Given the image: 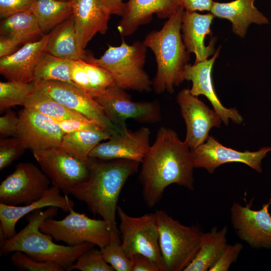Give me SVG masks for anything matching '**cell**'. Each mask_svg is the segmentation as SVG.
Masks as SVG:
<instances>
[{
  "label": "cell",
  "mask_w": 271,
  "mask_h": 271,
  "mask_svg": "<svg viewBox=\"0 0 271 271\" xmlns=\"http://www.w3.org/2000/svg\"><path fill=\"white\" fill-rule=\"evenodd\" d=\"M141 163L139 179L147 206L156 205L171 184L194 190L195 167L191 150L175 130L161 127Z\"/></svg>",
  "instance_id": "cell-1"
},
{
  "label": "cell",
  "mask_w": 271,
  "mask_h": 271,
  "mask_svg": "<svg viewBox=\"0 0 271 271\" xmlns=\"http://www.w3.org/2000/svg\"><path fill=\"white\" fill-rule=\"evenodd\" d=\"M95 159L89 157L88 178L71 188L69 194L85 203L94 215L102 217L110 230V242L121 243L116 221L117 202L125 183L138 171L140 163L125 159Z\"/></svg>",
  "instance_id": "cell-2"
},
{
  "label": "cell",
  "mask_w": 271,
  "mask_h": 271,
  "mask_svg": "<svg viewBox=\"0 0 271 271\" xmlns=\"http://www.w3.org/2000/svg\"><path fill=\"white\" fill-rule=\"evenodd\" d=\"M185 10L180 6L160 30L149 33L143 41L154 53L157 71L152 80L157 94L174 92V87L184 81V72L190 60V53L181 34Z\"/></svg>",
  "instance_id": "cell-3"
},
{
  "label": "cell",
  "mask_w": 271,
  "mask_h": 271,
  "mask_svg": "<svg viewBox=\"0 0 271 271\" xmlns=\"http://www.w3.org/2000/svg\"><path fill=\"white\" fill-rule=\"evenodd\" d=\"M58 209L49 207L45 211L32 212L28 216V223L24 228L1 243V254L19 251L39 260L58 263L67 270L82 253L95 245L88 242L76 246L60 245L53 241L51 236L42 232L40 230L41 223L55 216Z\"/></svg>",
  "instance_id": "cell-4"
},
{
  "label": "cell",
  "mask_w": 271,
  "mask_h": 271,
  "mask_svg": "<svg viewBox=\"0 0 271 271\" xmlns=\"http://www.w3.org/2000/svg\"><path fill=\"white\" fill-rule=\"evenodd\" d=\"M147 51L143 42L128 45L122 39L119 46H109L100 58L89 54L85 61L107 70L115 84L124 90L149 92L153 90L152 80L144 69Z\"/></svg>",
  "instance_id": "cell-5"
},
{
  "label": "cell",
  "mask_w": 271,
  "mask_h": 271,
  "mask_svg": "<svg viewBox=\"0 0 271 271\" xmlns=\"http://www.w3.org/2000/svg\"><path fill=\"white\" fill-rule=\"evenodd\" d=\"M155 213L165 271H184L198 251L205 232L182 224L162 210Z\"/></svg>",
  "instance_id": "cell-6"
},
{
  "label": "cell",
  "mask_w": 271,
  "mask_h": 271,
  "mask_svg": "<svg viewBox=\"0 0 271 271\" xmlns=\"http://www.w3.org/2000/svg\"><path fill=\"white\" fill-rule=\"evenodd\" d=\"M117 214L120 220L121 245L127 256L131 259L136 254H142L148 257L159 271H165L156 213L133 217L117 206Z\"/></svg>",
  "instance_id": "cell-7"
},
{
  "label": "cell",
  "mask_w": 271,
  "mask_h": 271,
  "mask_svg": "<svg viewBox=\"0 0 271 271\" xmlns=\"http://www.w3.org/2000/svg\"><path fill=\"white\" fill-rule=\"evenodd\" d=\"M69 212L62 220L45 219L40 225V230L55 240L69 246L88 242L101 249L110 243V230L103 219H91L76 212L73 208Z\"/></svg>",
  "instance_id": "cell-8"
},
{
  "label": "cell",
  "mask_w": 271,
  "mask_h": 271,
  "mask_svg": "<svg viewBox=\"0 0 271 271\" xmlns=\"http://www.w3.org/2000/svg\"><path fill=\"white\" fill-rule=\"evenodd\" d=\"M125 90L114 84L94 98L114 125L122 130L126 127L125 121L129 118L146 123H155L161 120V107L158 101H133Z\"/></svg>",
  "instance_id": "cell-9"
},
{
  "label": "cell",
  "mask_w": 271,
  "mask_h": 271,
  "mask_svg": "<svg viewBox=\"0 0 271 271\" xmlns=\"http://www.w3.org/2000/svg\"><path fill=\"white\" fill-rule=\"evenodd\" d=\"M32 153L52 185L64 194H69L71 188L89 176V158L86 161L79 159L59 147Z\"/></svg>",
  "instance_id": "cell-10"
},
{
  "label": "cell",
  "mask_w": 271,
  "mask_h": 271,
  "mask_svg": "<svg viewBox=\"0 0 271 271\" xmlns=\"http://www.w3.org/2000/svg\"><path fill=\"white\" fill-rule=\"evenodd\" d=\"M51 183L47 175L31 163H20L0 185V202L9 205L29 204L41 198Z\"/></svg>",
  "instance_id": "cell-11"
},
{
  "label": "cell",
  "mask_w": 271,
  "mask_h": 271,
  "mask_svg": "<svg viewBox=\"0 0 271 271\" xmlns=\"http://www.w3.org/2000/svg\"><path fill=\"white\" fill-rule=\"evenodd\" d=\"M42 90L59 103L96 121L111 135L122 130L107 118L102 106L92 97L73 84L58 81H33Z\"/></svg>",
  "instance_id": "cell-12"
},
{
  "label": "cell",
  "mask_w": 271,
  "mask_h": 271,
  "mask_svg": "<svg viewBox=\"0 0 271 271\" xmlns=\"http://www.w3.org/2000/svg\"><path fill=\"white\" fill-rule=\"evenodd\" d=\"M253 200L245 206L236 202L232 204V226L237 236L251 248L271 249V197L258 210L251 209Z\"/></svg>",
  "instance_id": "cell-13"
},
{
  "label": "cell",
  "mask_w": 271,
  "mask_h": 271,
  "mask_svg": "<svg viewBox=\"0 0 271 271\" xmlns=\"http://www.w3.org/2000/svg\"><path fill=\"white\" fill-rule=\"evenodd\" d=\"M271 147H265L255 152L238 151L226 147L212 136L202 145L191 150L195 168H203L212 174L222 164L231 162L244 164L257 172H262L261 161Z\"/></svg>",
  "instance_id": "cell-14"
},
{
  "label": "cell",
  "mask_w": 271,
  "mask_h": 271,
  "mask_svg": "<svg viewBox=\"0 0 271 271\" xmlns=\"http://www.w3.org/2000/svg\"><path fill=\"white\" fill-rule=\"evenodd\" d=\"M176 99L186 125L184 142L191 150H194L207 140L211 128L220 126L221 119L188 88L180 91Z\"/></svg>",
  "instance_id": "cell-15"
},
{
  "label": "cell",
  "mask_w": 271,
  "mask_h": 271,
  "mask_svg": "<svg viewBox=\"0 0 271 271\" xmlns=\"http://www.w3.org/2000/svg\"><path fill=\"white\" fill-rule=\"evenodd\" d=\"M20 122L15 138L33 153L59 147L65 134L51 118L24 107L18 113Z\"/></svg>",
  "instance_id": "cell-16"
},
{
  "label": "cell",
  "mask_w": 271,
  "mask_h": 271,
  "mask_svg": "<svg viewBox=\"0 0 271 271\" xmlns=\"http://www.w3.org/2000/svg\"><path fill=\"white\" fill-rule=\"evenodd\" d=\"M150 133L146 127L135 131L126 127L112 134L106 142L97 145L89 157L103 160L125 159L141 163L151 147Z\"/></svg>",
  "instance_id": "cell-17"
},
{
  "label": "cell",
  "mask_w": 271,
  "mask_h": 271,
  "mask_svg": "<svg viewBox=\"0 0 271 271\" xmlns=\"http://www.w3.org/2000/svg\"><path fill=\"white\" fill-rule=\"evenodd\" d=\"M220 50V47L210 59L193 65L188 63L184 69V79L192 82V88L190 90L193 95L196 96L202 95L208 99L225 125L228 124L229 120L236 124H241L243 119L238 111L235 108L224 107L219 100L214 88L212 70Z\"/></svg>",
  "instance_id": "cell-18"
},
{
  "label": "cell",
  "mask_w": 271,
  "mask_h": 271,
  "mask_svg": "<svg viewBox=\"0 0 271 271\" xmlns=\"http://www.w3.org/2000/svg\"><path fill=\"white\" fill-rule=\"evenodd\" d=\"M69 1L72 8L78 51L85 60L88 55L84 49L97 33L104 34L107 32L110 14L101 0Z\"/></svg>",
  "instance_id": "cell-19"
},
{
  "label": "cell",
  "mask_w": 271,
  "mask_h": 271,
  "mask_svg": "<svg viewBox=\"0 0 271 271\" xmlns=\"http://www.w3.org/2000/svg\"><path fill=\"white\" fill-rule=\"evenodd\" d=\"M48 34L38 40L24 44L15 52L0 58V73L8 80L31 83L34 71L47 53Z\"/></svg>",
  "instance_id": "cell-20"
},
{
  "label": "cell",
  "mask_w": 271,
  "mask_h": 271,
  "mask_svg": "<svg viewBox=\"0 0 271 271\" xmlns=\"http://www.w3.org/2000/svg\"><path fill=\"white\" fill-rule=\"evenodd\" d=\"M60 191L52 185L39 199L25 206H12L0 203L1 243L16 233V223L30 213L47 207H56L68 212L73 208L74 203L67 194L62 196Z\"/></svg>",
  "instance_id": "cell-21"
},
{
  "label": "cell",
  "mask_w": 271,
  "mask_h": 271,
  "mask_svg": "<svg viewBox=\"0 0 271 271\" xmlns=\"http://www.w3.org/2000/svg\"><path fill=\"white\" fill-rule=\"evenodd\" d=\"M180 6L179 0H128L117 30L122 36L131 35L139 27L150 23L154 14L169 19Z\"/></svg>",
  "instance_id": "cell-22"
},
{
  "label": "cell",
  "mask_w": 271,
  "mask_h": 271,
  "mask_svg": "<svg viewBox=\"0 0 271 271\" xmlns=\"http://www.w3.org/2000/svg\"><path fill=\"white\" fill-rule=\"evenodd\" d=\"M214 16L211 13L200 14L196 12L184 11L181 31L182 39L187 51L195 55L194 63L203 61L214 54L215 37L211 38L208 46L205 39L211 33L210 26Z\"/></svg>",
  "instance_id": "cell-23"
},
{
  "label": "cell",
  "mask_w": 271,
  "mask_h": 271,
  "mask_svg": "<svg viewBox=\"0 0 271 271\" xmlns=\"http://www.w3.org/2000/svg\"><path fill=\"white\" fill-rule=\"evenodd\" d=\"M255 0H234L228 3L214 2L210 12L214 17L229 20L232 31L243 38L249 26L254 23L265 25L269 20L254 6Z\"/></svg>",
  "instance_id": "cell-24"
},
{
  "label": "cell",
  "mask_w": 271,
  "mask_h": 271,
  "mask_svg": "<svg viewBox=\"0 0 271 271\" xmlns=\"http://www.w3.org/2000/svg\"><path fill=\"white\" fill-rule=\"evenodd\" d=\"M227 226H215L204 233L196 256L184 271H207L216 263L227 245Z\"/></svg>",
  "instance_id": "cell-25"
},
{
  "label": "cell",
  "mask_w": 271,
  "mask_h": 271,
  "mask_svg": "<svg viewBox=\"0 0 271 271\" xmlns=\"http://www.w3.org/2000/svg\"><path fill=\"white\" fill-rule=\"evenodd\" d=\"M42 34L36 17L30 10L1 21L0 36L9 39L19 47L38 40Z\"/></svg>",
  "instance_id": "cell-26"
},
{
  "label": "cell",
  "mask_w": 271,
  "mask_h": 271,
  "mask_svg": "<svg viewBox=\"0 0 271 271\" xmlns=\"http://www.w3.org/2000/svg\"><path fill=\"white\" fill-rule=\"evenodd\" d=\"M47 52L69 60H83L78 51L73 15L48 33Z\"/></svg>",
  "instance_id": "cell-27"
},
{
  "label": "cell",
  "mask_w": 271,
  "mask_h": 271,
  "mask_svg": "<svg viewBox=\"0 0 271 271\" xmlns=\"http://www.w3.org/2000/svg\"><path fill=\"white\" fill-rule=\"evenodd\" d=\"M111 133L108 130H84L64 134L59 147L79 159L86 161L90 152L102 140H108Z\"/></svg>",
  "instance_id": "cell-28"
},
{
  "label": "cell",
  "mask_w": 271,
  "mask_h": 271,
  "mask_svg": "<svg viewBox=\"0 0 271 271\" xmlns=\"http://www.w3.org/2000/svg\"><path fill=\"white\" fill-rule=\"evenodd\" d=\"M30 11L37 18L42 33L50 32L73 14L70 1L33 0Z\"/></svg>",
  "instance_id": "cell-29"
},
{
  "label": "cell",
  "mask_w": 271,
  "mask_h": 271,
  "mask_svg": "<svg viewBox=\"0 0 271 271\" xmlns=\"http://www.w3.org/2000/svg\"><path fill=\"white\" fill-rule=\"evenodd\" d=\"M23 106L40 112L54 121L69 119L91 120L80 113L62 105L36 86L26 100Z\"/></svg>",
  "instance_id": "cell-30"
},
{
  "label": "cell",
  "mask_w": 271,
  "mask_h": 271,
  "mask_svg": "<svg viewBox=\"0 0 271 271\" xmlns=\"http://www.w3.org/2000/svg\"><path fill=\"white\" fill-rule=\"evenodd\" d=\"M72 60L47 53L36 67L34 81L52 80L74 84L70 75Z\"/></svg>",
  "instance_id": "cell-31"
},
{
  "label": "cell",
  "mask_w": 271,
  "mask_h": 271,
  "mask_svg": "<svg viewBox=\"0 0 271 271\" xmlns=\"http://www.w3.org/2000/svg\"><path fill=\"white\" fill-rule=\"evenodd\" d=\"M35 83L9 81L0 82V112L16 105L23 106L35 89Z\"/></svg>",
  "instance_id": "cell-32"
},
{
  "label": "cell",
  "mask_w": 271,
  "mask_h": 271,
  "mask_svg": "<svg viewBox=\"0 0 271 271\" xmlns=\"http://www.w3.org/2000/svg\"><path fill=\"white\" fill-rule=\"evenodd\" d=\"M114 271V268L104 259L100 249L94 247L82 253L68 269L71 271Z\"/></svg>",
  "instance_id": "cell-33"
},
{
  "label": "cell",
  "mask_w": 271,
  "mask_h": 271,
  "mask_svg": "<svg viewBox=\"0 0 271 271\" xmlns=\"http://www.w3.org/2000/svg\"><path fill=\"white\" fill-rule=\"evenodd\" d=\"M11 262L18 269L25 271H63L59 264L37 260L21 251L13 252Z\"/></svg>",
  "instance_id": "cell-34"
},
{
  "label": "cell",
  "mask_w": 271,
  "mask_h": 271,
  "mask_svg": "<svg viewBox=\"0 0 271 271\" xmlns=\"http://www.w3.org/2000/svg\"><path fill=\"white\" fill-rule=\"evenodd\" d=\"M104 259L116 271H132V261L124 251L121 243L110 242L100 249Z\"/></svg>",
  "instance_id": "cell-35"
},
{
  "label": "cell",
  "mask_w": 271,
  "mask_h": 271,
  "mask_svg": "<svg viewBox=\"0 0 271 271\" xmlns=\"http://www.w3.org/2000/svg\"><path fill=\"white\" fill-rule=\"evenodd\" d=\"M26 148L21 141L15 137L2 138L0 140V170H2L18 159Z\"/></svg>",
  "instance_id": "cell-36"
},
{
  "label": "cell",
  "mask_w": 271,
  "mask_h": 271,
  "mask_svg": "<svg viewBox=\"0 0 271 271\" xmlns=\"http://www.w3.org/2000/svg\"><path fill=\"white\" fill-rule=\"evenodd\" d=\"M70 75L74 84L94 98L93 91L83 60H72Z\"/></svg>",
  "instance_id": "cell-37"
},
{
  "label": "cell",
  "mask_w": 271,
  "mask_h": 271,
  "mask_svg": "<svg viewBox=\"0 0 271 271\" xmlns=\"http://www.w3.org/2000/svg\"><path fill=\"white\" fill-rule=\"evenodd\" d=\"M243 248L240 242L227 244L218 261L209 271H228L232 263L237 260Z\"/></svg>",
  "instance_id": "cell-38"
},
{
  "label": "cell",
  "mask_w": 271,
  "mask_h": 271,
  "mask_svg": "<svg viewBox=\"0 0 271 271\" xmlns=\"http://www.w3.org/2000/svg\"><path fill=\"white\" fill-rule=\"evenodd\" d=\"M20 122V118L10 108L0 117L1 139L16 137Z\"/></svg>",
  "instance_id": "cell-39"
},
{
  "label": "cell",
  "mask_w": 271,
  "mask_h": 271,
  "mask_svg": "<svg viewBox=\"0 0 271 271\" xmlns=\"http://www.w3.org/2000/svg\"><path fill=\"white\" fill-rule=\"evenodd\" d=\"M33 0H0V18L7 19L13 15L29 11Z\"/></svg>",
  "instance_id": "cell-40"
},
{
  "label": "cell",
  "mask_w": 271,
  "mask_h": 271,
  "mask_svg": "<svg viewBox=\"0 0 271 271\" xmlns=\"http://www.w3.org/2000/svg\"><path fill=\"white\" fill-rule=\"evenodd\" d=\"M55 121L59 125L65 134L84 130L106 129L99 123L92 120L69 119Z\"/></svg>",
  "instance_id": "cell-41"
},
{
  "label": "cell",
  "mask_w": 271,
  "mask_h": 271,
  "mask_svg": "<svg viewBox=\"0 0 271 271\" xmlns=\"http://www.w3.org/2000/svg\"><path fill=\"white\" fill-rule=\"evenodd\" d=\"M180 6L185 11L196 12L211 11L213 1L212 0H179Z\"/></svg>",
  "instance_id": "cell-42"
},
{
  "label": "cell",
  "mask_w": 271,
  "mask_h": 271,
  "mask_svg": "<svg viewBox=\"0 0 271 271\" xmlns=\"http://www.w3.org/2000/svg\"><path fill=\"white\" fill-rule=\"evenodd\" d=\"M131 260L132 271H159L153 262L145 255L136 254L132 257Z\"/></svg>",
  "instance_id": "cell-43"
},
{
  "label": "cell",
  "mask_w": 271,
  "mask_h": 271,
  "mask_svg": "<svg viewBox=\"0 0 271 271\" xmlns=\"http://www.w3.org/2000/svg\"><path fill=\"white\" fill-rule=\"evenodd\" d=\"M106 11L111 15L121 17L125 7V3L122 0H101Z\"/></svg>",
  "instance_id": "cell-44"
},
{
  "label": "cell",
  "mask_w": 271,
  "mask_h": 271,
  "mask_svg": "<svg viewBox=\"0 0 271 271\" xmlns=\"http://www.w3.org/2000/svg\"><path fill=\"white\" fill-rule=\"evenodd\" d=\"M58 1L67 2V1H69L70 0H58Z\"/></svg>",
  "instance_id": "cell-45"
}]
</instances>
